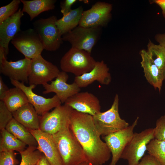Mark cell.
Here are the masks:
<instances>
[{
  "label": "cell",
  "mask_w": 165,
  "mask_h": 165,
  "mask_svg": "<svg viewBox=\"0 0 165 165\" xmlns=\"http://www.w3.org/2000/svg\"><path fill=\"white\" fill-rule=\"evenodd\" d=\"M69 127L90 165H102L109 160L111 152L106 143L101 140L92 116L73 109Z\"/></svg>",
  "instance_id": "6da1fadb"
},
{
  "label": "cell",
  "mask_w": 165,
  "mask_h": 165,
  "mask_svg": "<svg viewBox=\"0 0 165 165\" xmlns=\"http://www.w3.org/2000/svg\"><path fill=\"white\" fill-rule=\"evenodd\" d=\"M52 136L64 165H79L87 162L83 149L69 126Z\"/></svg>",
  "instance_id": "7a4b0ae2"
},
{
  "label": "cell",
  "mask_w": 165,
  "mask_h": 165,
  "mask_svg": "<svg viewBox=\"0 0 165 165\" xmlns=\"http://www.w3.org/2000/svg\"><path fill=\"white\" fill-rule=\"evenodd\" d=\"M119 96L116 94L110 109L92 116L94 124L100 136H105L129 126L128 123L121 118L119 112Z\"/></svg>",
  "instance_id": "3957f363"
},
{
  "label": "cell",
  "mask_w": 165,
  "mask_h": 165,
  "mask_svg": "<svg viewBox=\"0 0 165 165\" xmlns=\"http://www.w3.org/2000/svg\"><path fill=\"white\" fill-rule=\"evenodd\" d=\"M96 62L90 53L72 47L62 57L60 64L63 71L72 73L76 76L90 72Z\"/></svg>",
  "instance_id": "277c9868"
},
{
  "label": "cell",
  "mask_w": 165,
  "mask_h": 165,
  "mask_svg": "<svg viewBox=\"0 0 165 165\" xmlns=\"http://www.w3.org/2000/svg\"><path fill=\"white\" fill-rule=\"evenodd\" d=\"M57 18L52 16L41 18L33 23L34 29L38 35L44 49L53 51L58 50L62 43V35L56 25Z\"/></svg>",
  "instance_id": "5b68a950"
},
{
  "label": "cell",
  "mask_w": 165,
  "mask_h": 165,
  "mask_svg": "<svg viewBox=\"0 0 165 165\" xmlns=\"http://www.w3.org/2000/svg\"><path fill=\"white\" fill-rule=\"evenodd\" d=\"M155 138L154 129H146L139 133H134L125 148L121 159L127 160L128 165H136L144 156L148 144Z\"/></svg>",
  "instance_id": "8992f818"
},
{
  "label": "cell",
  "mask_w": 165,
  "mask_h": 165,
  "mask_svg": "<svg viewBox=\"0 0 165 165\" xmlns=\"http://www.w3.org/2000/svg\"><path fill=\"white\" fill-rule=\"evenodd\" d=\"M101 28H85L78 26L62 35V40L69 42L72 47L90 53L99 39Z\"/></svg>",
  "instance_id": "52a82bcc"
},
{
  "label": "cell",
  "mask_w": 165,
  "mask_h": 165,
  "mask_svg": "<svg viewBox=\"0 0 165 165\" xmlns=\"http://www.w3.org/2000/svg\"><path fill=\"white\" fill-rule=\"evenodd\" d=\"M73 109L65 105H59L52 111L39 116V129L53 135L70 125V118Z\"/></svg>",
  "instance_id": "ba28073f"
},
{
  "label": "cell",
  "mask_w": 165,
  "mask_h": 165,
  "mask_svg": "<svg viewBox=\"0 0 165 165\" xmlns=\"http://www.w3.org/2000/svg\"><path fill=\"white\" fill-rule=\"evenodd\" d=\"M11 42L25 57L31 59L41 55L44 49L40 37L34 28L21 30Z\"/></svg>",
  "instance_id": "9c48e42d"
},
{
  "label": "cell",
  "mask_w": 165,
  "mask_h": 165,
  "mask_svg": "<svg viewBox=\"0 0 165 165\" xmlns=\"http://www.w3.org/2000/svg\"><path fill=\"white\" fill-rule=\"evenodd\" d=\"M60 72L56 66L39 55L31 59L28 83L29 85H43L56 78Z\"/></svg>",
  "instance_id": "30bf717a"
},
{
  "label": "cell",
  "mask_w": 165,
  "mask_h": 165,
  "mask_svg": "<svg viewBox=\"0 0 165 165\" xmlns=\"http://www.w3.org/2000/svg\"><path fill=\"white\" fill-rule=\"evenodd\" d=\"M138 119V117L132 124L127 127L104 137L105 142L112 156L109 165H116L121 159L123 150L134 135V130L137 124Z\"/></svg>",
  "instance_id": "8fae6325"
},
{
  "label": "cell",
  "mask_w": 165,
  "mask_h": 165,
  "mask_svg": "<svg viewBox=\"0 0 165 165\" xmlns=\"http://www.w3.org/2000/svg\"><path fill=\"white\" fill-rule=\"evenodd\" d=\"M112 4L97 2L89 9L83 11L79 25L85 28L106 26L111 18Z\"/></svg>",
  "instance_id": "7c38bea8"
},
{
  "label": "cell",
  "mask_w": 165,
  "mask_h": 165,
  "mask_svg": "<svg viewBox=\"0 0 165 165\" xmlns=\"http://www.w3.org/2000/svg\"><path fill=\"white\" fill-rule=\"evenodd\" d=\"M11 84L15 87L21 89L26 94L29 103L35 108L38 115L41 116L53 108L61 105V102L56 95L50 98H46L35 94L33 91L36 85L26 86L24 83L10 79Z\"/></svg>",
  "instance_id": "4fadbf2b"
},
{
  "label": "cell",
  "mask_w": 165,
  "mask_h": 165,
  "mask_svg": "<svg viewBox=\"0 0 165 165\" xmlns=\"http://www.w3.org/2000/svg\"><path fill=\"white\" fill-rule=\"evenodd\" d=\"M68 77L67 72H60L55 80L52 81L50 84L47 83L42 85L45 89L43 93L54 92L61 102L64 103L69 98L81 90V88L75 82L71 84L67 83Z\"/></svg>",
  "instance_id": "5bb4252c"
},
{
  "label": "cell",
  "mask_w": 165,
  "mask_h": 165,
  "mask_svg": "<svg viewBox=\"0 0 165 165\" xmlns=\"http://www.w3.org/2000/svg\"><path fill=\"white\" fill-rule=\"evenodd\" d=\"M64 104L78 112L92 116L101 112L99 100L94 94L87 91L75 94L69 98Z\"/></svg>",
  "instance_id": "9a60e30c"
},
{
  "label": "cell",
  "mask_w": 165,
  "mask_h": 165,
  "mask_svg": "<svg viewBox=\"0 0 165 165\" xmlns=\"http://www.w3.org/2000/svg\"><path fill=\"white\" fill-rule=\"evenodd\" d=\"M36 139L37 149L43 153L51 165H64L52 135L40 129H28Z\"/></svg>",
  "instance_id": "2e32d148"
},
{
  "label": "cell",
  "mask_w": 165,
  "mask_h": 165,
  "mask_svg": "<svg viewBox=\"0 0 165 165\" xmlns=\"http://www.w3.org/2000/svg\"><path fill=\"white\" fill-rule=\"evenodd\" d=\"M31 60L25 57L16 61H9L5 57L0 61V72L10 79L28 83Z\"/></svg>",
  "instance_id": "e0dca14e"
},
{
  "label": "cell",
  "mask_w": 165,
  "mask_h": 165,
  "mask_svg": "<svg viewBox=\"0 0 165 165\" xmlns=\"http://www.w3.org/2000/svg\"><path fill=\"white\" fill-rule=\"evenodd\" d=\"M109 71V68L103 61H96L91 71L81 75L75 76L74 82L80 88L86 87L96 81L102 85H108L111 81Z\"/></svg>",
  "instance_id": "ac0fdd59"
},
{
  "label": "cell",
  "mask_w": 165,
  "mask_h": 165,
  "mask_svg": "<svg viewBox=\"0 0 165 165\" xmlns=\"http://www.w3.org/2000/svg\"><path fill=\"white\" fill-rule=\"evenodd\" d=\"M24 15L20 9L14 15L0 24V47L5 49L6 56L9 52V42L21 31V19Z\"/></svg>",
  "instance_id": "d6986e66"
},
{
  "label": "cell",
  "mask_w": 165,
  "mask_h": 165,
  "mask_svg": "<svg viewBox=\"0 0 165 165\" xmlns=\"http://www.w3.org/2000/svg\"><path fill=\"white\" fill-rule=\"evenodd\" d=\"M139 54L141 58L140 63L145 77L150 85L155 89H158L160 92L163 82L165 79V75L152 62L146 50H141Z\"/></svg>",
  "instance_id": "ffe728a7"
},
{
  "label": "cell",
  "mask_w": 165,
  "mask_h": 165,
  "mask_svg": "<svg viewBox=\"0 0 165 165\" xmlns=\"http://www.w3.org/2000/svg\"><path fill=\"white\" fill-rule=\"evenodd\" d=\"M12 113L13 118L28 129H39V116L30 103L25 105Z\"/></svg>",
  "instance_id": "44dd1931"
},
{
  "label": "cell",
  "mask_w": 165,
  "mask_h": 165,
  "mask_svg": "<svg viewBox=\"0 0 165 165\" xmlns=\"http://www.w3.org/2000/svg\"><path fill=\"white\" fill-rule=\"evenodd\" d=\"M23 4L22 11L30 16L31 21L42 13L55 8V0H20Z\"/></svg>",
  "instance_id": "7402d4cb"
},
{
  "label": "cell",
  "mask_w": 165,
  "mask_h": 165,
  "mask_svg": "<svg viewBox=\"0 0 165 165\" xmlns=\"http://www.w3.org/2000/svg\"><path fill=\"white\" fill-rule=\"evenodd\" d=\"M83 11L82 7L80 6L57 19L56 25L62 36L79 25Z\"/></svg>",
  "instance_id": "603a6c76"
},
{
  "label": "cell",
  "mask_w": 165,
  "mask_h": 165,
  "mask_svg": "<svg viewBox=\"0 0 165 165\" xmlns=\"http://www.w3.org/2000/svg\"><path fill=\"white\" fill-rule=\"evenodd\" d=\"M6 129L28 146L37 147L36 139L28 129L14 118L8 123Z\"/></svg>",
  "instance_id": "cb8c5ba5"
},
{
  "label": "cell",
  "mask_w": 165,
  "mask_h": 165,
  "mask_svg": "<svg viewBox=\"0 0 165 165\" xmlns=\"http://www.w3.org/2000/svg\"><path fill=\"white\" fill-rule=\"evenodd\" d=\"M3 101L12 112L29 103L24 93L16 87L9 89Z\"/></svg>",
  "instance_id": "d4e9b609"
},
{
  "label": "cell",
  "mask_w": 165,
  "mask_h": 165,
  "mask_svg": "<svg viewBox=\"0 0 165 165\" xmlns=\"http://www.w3.org/2000/svg\"><path fill=\"white\" fill-rule=\"evenodd\" d=\"M0 152L17 151L25 149L26 145L15 137L6 129L0 130Z\"/></svg>",
  "instance_id": "484cf974"
},
{
  "label": "cell",
  "mask_w": 165,
  "mask_h": 165,
  "mask_svg": "<svg viewBox=\"0 0 165 165\" xmlns=\"http://www.w3.org/2000/svg\"><path fill=\"white\" fill-rule=\"evenodd\" d=\"M147 52L150 58L160 71L165 75V48L154 43L149 40Z\"/></svg>",
  "instance_id": "4316f807"
},
{
  "label": "cell",
  "mask_w": 165,
  "mask_h": 165,
  "mask_svg": "<svg viewBox=\"0 0 165 165\" xmlns=\"http://www.w3.org/2000/svg\"><path fill=\"white\" fill-rule=\"evenodd\" d=\"M147 151L161 165H165V141L154 138L148 144Z\"/></svg>",
  "instance_id": "83f0119b"
},
{
  "label": "cell",
  "mask_w": 165,
  "mask_h": 165,
  "mask_svg": "<svg viewBox=\"0 0 165 165\" xmlns=\"http://www.w3.org/2000/svg\"><path fill=\"white\" fill-rule=\"evenodd\" d=\"M19 153L21 156L19 165H36L42 155L37 147L34 146H28Z\"/></svg>",
  "instance_id": "f1b7e54d"
},
{
  "label": "cell",
  "mask_w": 165,
  "mask_h": 165,
  "mask_svg": "<svg viewBox=\"0 0 165 165\" xmlns=\"http://www.w3.org/2000/svg\"><path fill=\"white\" fill-rule=\"evenodd\" d=\"M21 2L20 0H13L8 5L0 8V24L17 12Z\"/></svg>",
  "instance_id": "f546056e"
},
{
  "label": "cell",
  "mask_w": 165,
  "mask_h": 165,
  "mask_svg": "<svg viewBox=\"0 0 165 165\" xmlns=\"http://www.w3.org/2000/svg\"><path fill=\"white\" fill-rule=\"evenodd\" d=\"M12 113L7 108L3 101H0V130L6 129L10 121L13 119Z\"/></svg>",
  "instance_id": "4dcf8cb0"
},
{
  "label": "cell",
  "mask_w": 165,
  "mask_h": 165,
  "mask_svg": "<svg viewBox=\"0 0 165 165\" xmlns=\"http://www.w3.org/2000/svg\"><path fill=\"white\" fill-rule=\"evenodd\" d=\"M154 129L155 138L165 141V114L157 119Z\"/></svg>",
  "instance_id": "1f68e13d"
},
{
  "label": "cell",
  "mask_w": 165,
  "mask_h": 165,
  "mask_svg": "<svg viewBox=\"0 0 165 165\" xmlns=\"http://www.w3.org/2000/svg\"><path fill=\"white\" fill-rule=\"evenodd\" d=\"M16 162L13 151L0 152V165H15Z\"/></svg>",
  "instance_id": "d6a6232c"
},
{
  "label": "cell",
  "mask_w": 165,
  "mask_h": 165,
  "mask_svg": "<svg viewBox=\"0 0 165 165\" xmlns=\"http://www.w3.org/2000/svg\"><path fill=\"white\" fill-rule=\"evenodd\" d=\"M77 1L76 0H64L61 2V12L63 16L65 15L72 10V6Z\"/></svg>",
  "instance_id": "836d02e7"
},
{
  "label": "cell",
  "mask_w": 165,
  "mask_h": 165,
  "mask_svg": "<svg viewBox=\"0 0 165 165\" xmlns=\"http://www.w3.org/2000/svg\"><path fill=\"white\" fill-rule=\"evenodd\" d=\"M136 165H161L153 156L148 154L144 156Z\"/></svg>",
  "instance_id": "e575fe53"
},
{
  "label": "cell",
  "mask_w": 165,
  "mask_h": 165,
  "mask_svg": "<svg viewBox=\"0 0 165 165\" xmlns=\"http://www.w3.org/2000/svg\"><path fill=\"white\" fill-rule=\"evenodd\" d=\"M9 89L3 81L2 77L0 76V100L3 101Z\"/></svg>",
  "instance_id": "d590c367"
},
{
  "label": "cell",
  "mask_w": 165,
  "mask_h": 165,
  "mask_svg": "<svg viewBox=\"0 0 165 165\" xmlns=\"http://www.w3.org/2000/svg\"><path fill=\"white\" fill-rule=\"evenodd\" d=\"M150 3H155L158 5L162 10L163 16L165 19V0H150Z\"/></svg>",
  "instance_id": "8d00e7d4"
},
{
  "label": "cell",
  "mask_w": 165,
  "mask_h": 165,
  "mask_svg": "<svg viewBox=\"0 0 165 165\" xmlns=\"http://www.w3.org/2000/svg\"><path fill=\"white\" fill-rule=\"evenodd\" d=\"M155 38L159 44L165 48V33H158L156 34Z\"/></svg>",
  "instance_id": "74e56055"
},
{
  "label": "cell",
  "mask_w": 165,
  "mask_h": 165,
  "mask_svg": "<svg viewBox=\"0 0 165 165\" xmlns=\"http://www.w3.org/2000/svg\"><path fill=\"white\" fill-rule=\"evenodd\" d=\"M36 165H51L45 155H42Z\"/></svg>",
  "instance_id": "f35d334b"
},
{
  "label": "cell",
  "mask_w": 165,
  "mask_h": 165,
  "mask_svg": "<svg viewBox=\"0 0 165 165\" xmlns=\"http://www.w3.org/2000/svg\"><path fill=\"white\" fill-rule=\"evenodd\" d=\"M79 165H90L88 162L86 161L84 162Z\"/></svg>",
  "instance_id": "ab89813d"
},
{
  "label": "cell",
  "mask_w": 165,
  "mask_h": 165,
  "mask_svg": "<svg viewBox=\"0 0 165 165\" xmlns=\"http://www.w3.org/2000/svg\"></svg>",
  "instance_id": "60d3db41"
}]
</instances>
